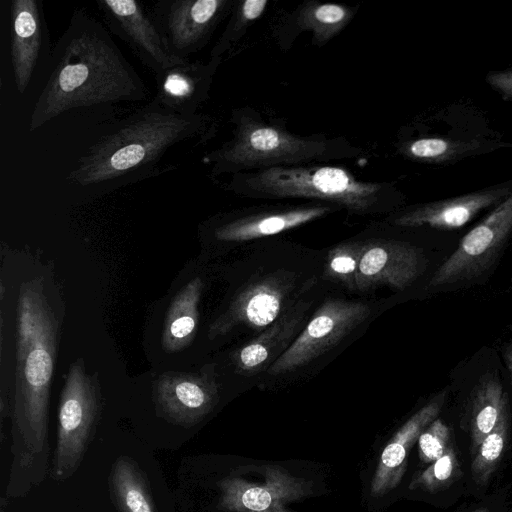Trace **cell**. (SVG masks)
Here are the masks:
<instances>
[{
  "label": "cell",
  "instance_id": "cell-1",
  "mask_svg": "<svg viewBox=\"0 0 512 512\" xmlns=\"http://www.w3.org/2000/svg\"><path fill=\"white\" fill-rule=\"evenodd\" d=\"M17 359L12 407V465L7 495L19 497L46 474L50 383L59 322L39 279L21 285L17 309Z\"/></svg>",
  "mask_w": 512,
  "mask_h": 512
},
{
  "label": "cell",
  "instance_id": "cell-2",
  "mask_svg": "<svg viewBox=\"0 0 512 512\" xmlns=\"http://www.w3.org/2000/svg\"><path fill=\"white\" fill-rule=\"evenodd\" d=\"M146 86L108 30L75 10L49 59L42 90L32 108L33 132L69 111L146 99Z\"/></svg>",
  "mask_w": 512,
  "mask_h": 512
},
{
  "label": "cell",
  "instance_id": "cell-3",
  "mask_svg": "<svg viewBox=\"0 0 512 512\" xmlns=\"http://www.w3.org/2000/svg\"><path fill=\"white\" fill-rule=\"evenodd\" d=\"M206 121L200 113L180 115L152 101L92 144L67 180L104 188L144 177L171 147L200 134Z\"/></svg>",
  "mask_w": 512,
  "mask_h": 512
},
{
  "label": "cell",
  "instance_id": "cell-4",
  "mask_svg": "<svg viewBox=\"0 0 512 512\" xmlns=\"http://www.w3.org/2000/svg\"><path fill=\"white\" fill-rule=\"evenodd\" d=\"M228 186L250 196L331 202L355 213L378 208L386 188L384 183L360 181L342 167L299 165L236 173Z\"/></svg>",
  "mask_w": 512,
  "mask_h": 512
},
{
  "label": "cell",
  "instance_id": "cell-5",
  "mask_svg": "<svg viewBox=\"0 0 512 512\" xmlns=\"http://www.w3.org/2000/svg\"><path fill=\"white\" fill-rule=\"evenodd\" d=\"M233 121L232 139L204 159L212 164L213 175L254 167L296 166L339 152L337 143L291 134L247 112L238 113Z\"/></svg>",
  "mask_w": 512,
  "mask_h": 512
},
{
  "label": "cell",
  "instance_id": "cell-6",
  "mask_svg": "<svg viewBox=\"0 0 512 512\" xmlns=\"http://www.w3.org/2000/svg\"><path fill=\"white\" fill-rule=\"evenodd\" d=\"M100 411L96 375H89L82 359L71 364L62 389L57 443L52 474L66 480L79 467Z\"/></svg>",
  "mask_w": 512,
  "mask_h": 512
},
{
  "label": "cell",
  "instance_id": "cell-7",
  "mask_svg": "<svg viewBox=\"0 0 512 512\" xmlns=\"http://www.w3.org/2000/svg\"><path fill=\"white\" fill-rule=\"evenodd\" d=\"M512 232V192L471 229L435 271L430 286L450 285L484 274Z\"/></svg>",
  "mask_w": 512,
  "mask_h": 512
},
{
  "label": "cell",
  "instance_id": "cell-8",
  "mask_svg": "<svg viewBox=\"0 0 512 512\" xmlns=\"http://www.w3.org/2000/svg\"><path fill=\"white\" fill-rule=\"evenodd\" d=\"M371 309L362 302L329 299L316 311L290 347L270 366L280 375L302 367L336 346L363 323Z\"/></svg>",
  "mask_w": 512,
  "mask_h": 512
},
{
  "label": "cell",
  "instance_id": "cell-9",
  "mask_svg": "<svg viewBox=\"0 0 512 512\" xmlns=\"http://www.w3.org/2000/svg\"><path fill=\"white\" fill-rule=\"evenodd\" d=\"M230 4L229 0H161L151 14L169 51L189 60L207 44Z\"/></svg>",
  "mask_w": 512,
  "mask_h": 512
},
{
  "label": "cell",
  "instance_id": "cell-10",
  "mask_svg": "<svg viewBox=\"0 0 512 512\" xmlns=\"http://www.w3.org/2000/svg\"><path fill=\"white\" fill-rule=\"evenodd\" d=\"M296 285V276L278 271L247 285L227 309L211 324L209 338L229 333L239 325L266 329L284 314Z\"/></svg>",
  "mask_w": 512,
  "mask_h": 512
},
{
  "label": "cell",
  "instance_id": "cell-11",
  "mask_svg": "<svg viewBox=\"0 0 512 512\" xmlns=\"http://www.w3.org/2000/svg\"><path fill=\"white\" fill-rule=\"evenodd\" d=\"M109 30L132 49L154 75L184 63L167 48L151 11L136 0H97Z\"/></svg>",
  "mask_w": 512,
  "mask_h": 512
},
{
  "label": "cell",
  "instance_id": "cell-12",
  "mask_svg": "<svg viewBox=\"0 0 512 512\" xmlns=\"http://www.w3.org/2000/svg\"><path fill=\"white\" fill-rule=\"evenodd\" d=\"M264 481L229 477L220 482L219 508L227 512H289L285 507L311 492L310 482L275 466H265Z\"/></svg>",
  "mask_w": 512,
  "mask_h": 512
},
{
  "label": "cell",
  "instance_id": "cell-13",
  "mask_svg": "<svg viewBox=\"0 0 512 512\" xmlns=\"http://www.w3.org/2000/svg\"><path fill=\"white\" fill-rule=\"evenodd\" d=\"M423 251L407 242L376 240L366 242L357 274V290L377 285L398 290L410 286L425 270Z\"/></svg>",
  "mask_w": 512,
  "mask_h": 512
},
{
  "label": "cell",
  "instance_id": "cell-14",
  "mask_svg": "<svg viewBox=\"0 0 512 512\" xmlns=\"http://www.w3.org/2000/svg\"><path fill=\"white\" fill-rule=\"evenodd\" d=\"M47 26L42 2L13 0L10 3V56L16 88L23 94L30 85L47 49Z\"/></svg>",
  "mask_w": 512,
  "mask_h": 512
},
{
  "label": "cell",
  "instance_id": "cell-15",
  "mask_svg": "<svg viewBox=\"0 0 512 512\" xmlns=\"http://www.w3.org/2000/svg\"><path fill=\"white\" fill-rule=\"evenodd\" d=\"M158 411L181 425L202 420L218 401V387L209 373L164 374L154 389Z\"/></svg>",
  "mask_w": 512,
  "mask_h": 512
},
{
  "label": "cell",
  "instance_id": "cell-16",
  "mask_svg": "<svg viewBox=\"0 0 512 512\" xmlns=\"http://www.w3.org/2000/svg\"><path fill=\"white\" fill-rule=\"evenodd\" d=\"M512 192L510 186H497L453 198L419 205L395 218L401 227L430 226L437 229H458L480 211L498 205Z\"/></svg>",
  "mask_w": 512,
  "mask_h": 512
},
{
  "label": "cell",
  "instance_id": "cell-17",
  "mask_svg": "<svg viewBox=\"0 0 512 512\" xmlns=\"http://www.w3.org/2000/svg\"><path fill=\"white\" fill-rule=\"evenodd\" d=\"M220 60L211 57L207 63L186 61L155 75L157 92L153 101L180 115L199 114Z\"/></svg>",
  "mask_w": 512,
  "mask_h": 512
},
{
  "label": "cell",
  "instance_id": "cell-18",
  "mask_svg": "<svg viewBox=\"0 0 512 512\" xmlns=\"http://www.w3.org/2000/svg\"><path fill=\"white\" fill-rule=\"evenodd\" d=\"M444 401L445 393L437 395L414 413L393 435L381 453L372 478V496H384L401 482L406 472L409 451L420 434L440 414Z\"/></svg>",
  "mask_w": 512,
  "mask_h": 512
},
{
  "label": "cell",
  "instance_id": "cell-19",
  "mask_svg": "<svg viewBox=\"0 0 512 512\" xmlns=\"http://www.w3.org/2000/svg\"><path fill=\"white\" fill-rule=\"evenodd\" d=\"M311 302L299 300L257 337L233 356L238 371L255 374L270 366L290 347L301 332Z\"/></svg>",
  "mask_w": 512,
  "mask_h": 512
},
{
  "label": "cell",
  "instance_id": "cell-20",
  "mask_svg": "<svg viewBox=\"0 0 512 512\" xmlns=\"http://www.w3.org/2000/svg\"><path fill=\"white\" fill-rule=\"evenodd\" d=\"M330 212L328 205H315L249 215L221 225L215 237L221 241L253 240L293 229Z\"/></svg>",
  "mask_w": 512,
  "mask_h": 512
},
{
  "label": "cell",
  "instance_id": "cell-21",
  "mask_svg": "<svg viewBox=\"0 0 512 512\" xmlns=\"http://www.w3.org/2000/svg\"><path fill=\"white\" fill-rule=\"evenodd\" d=\"M202 290L203 282L196 277L171 302L162 335V346L166 352L180 351L193 340L198 325V304Z\"/></svg>",
  "mask_w": 512,
  "mask_h": 512
},
{
  "label": "cell",
  "instance_id": "cell-22",
  "mask_svg": "<svg viewBox=\"0 0 512 512\" xmlns=\"http://www.w3.org/2000/svg\"><path fill=\"white\" fill-rule=\"evenodd\" d=\"M507 409V397L499 380L485 376L476 385L470 406V450L474 455Z\"/></svg>",
  "mask_w": 512,
  "mask_h": 512
},
{
  "label": "cell",
  "instance_id": "cell-23",
  "mask_svg": "<svg viewBox=\"0 0 512 512\" xmlns=\"http://www.w3.org/2000/svg\"><path fill=\"white\" fill-rule=\"evenodd\" d=\"M486 145L475 139L422 137L402 144L400 152L415 161L441 164L455 162L479 153Z\"/></svg>",
  "mask_w": 512,
  "mask_h": 512
},
{
  "label": "cell",
  "instance_id": "cell-24",
  "mask_svg": "<svg viewBox=\"0 0 512 512\" xmlns=\"http://www.w3.org/2000/svg\"><path fill=\"white\" fill-rule=\"evenodd\" d=\"M353 9L335 3L308 2L298 12L300 30L312 32L313 41L324 44L338 34L353 17Z\"/></svg>",
  "mask_w": 512,
  "mask_h": 512
},
{
  "label": "cell",
  "instance_id": "cell-25",
  "mask_svg": "<svg viewBox=\"0 0 512 512\" xmlns=\"http://www.w3.org/2000/svg\"><path fill=\"white\" fill-rule=\"evenodd\" d=\"M111 483L120 512H154L145 482L130 460L116 461Z\"/></svg>",
  "mask_w": 512,
  "mask_h": 512
},
{
  "label": "cell",
  "instance_id": "cell-26",
  "mask_svg": "<svg viewBox=\"0 0 512 512\" xmlns=\"http://www.w3.org/2000/svg\"><path fill=\"white\" fill-rule=\"evenodd\" d=\"M508 436V409L494 429L483 439L471 462V472L479 485L486 484L496 470L505 451Z\"/></svg>",
  "mask_w": 512,
  "mask_h": 512
},
{
  "label": "cell",
  "instance_id": "cell-27",
  "mask_svg": "<svg viewBox=\"0 0 512 512\" xmlns=\"http://www.w3.org/2000/svg\"><path fill=\"white\" fill-rule=\"evenodd\" d=\"M366 242L342 243L332 248L327 255L325 278L357 290V274Z\"/></svg>",
  "mask_w": 512,
  "mask_h": 512
},
{
  "label": "cell",
  "instance_id": "cell-28",
  "mask_svg": "<svg viewBox=\"0 0 512 512\" xmlns=\"http://www.w3.org/2000/svg\"><path fill=\"white\" fill-rule=\"evenodd\" d=\"M461 475L457 453L451 447L443 456L419 472L409 484L410 490L436 493L450 487Z\"/></svg>",
  "mask_w": 512,
  "mask_h": 512
},
{
  "label": "cell",
  "instance_id": "cell-29",
  "mask_svg": "<svg viewBox=\"0 0 512 512\" xmlns=\"http://www.w3.org/2000/svg\"><path fill=\"white\" fill-rule=\"evenodd\" d=\"M267 4L268 2L266 0L243 1L238 7L232 21L211 51V57H221L222 53L229 48L232 41L236 40L240 32L244 30L245 25L253 22L263 14Z\"/></svg>",
  "mask_w": 512,
  "mask_h": 512
},
{
  "label": "cell",
  "instance_id": "cell-30",
  "mask_svg": "<svg viewBox=\"0 0 512 512\" xmlns=\"http://www.w3.org/2000/svg\"><path fill=\"white\" fill-rule=\"evenodd\" d=\"M417 441L419 458L425 464L436 461L453 447L451 429L440 418H436Z\"/></svg>",
  "mask_w": 512,
  "mask_h": 512
},
{
  "label": "cell",
  "instance_id": "cell-31",
  "mask_svg": "<svg viewBox=\"0 0 512 512\" xmlns=\"http://www.w3.org/2000/svg\"><path fill=\"white\" fill-rule=\"evenodd\" d=\"M486 81L504 98L512 101V68L490 72Z\"/></svg>",
  "mask_w": 512,
  "mask_h": 512
},
{
  "label": "cell",
  "instance_id": "cell-32",
  "mask_svg": "<svg viewBox=\"0 0 512 512\" xmlns=\"http://www.w3.org/2000/svg\"><path fill=\"white\" fill-rule=\"evenodd\" d=\"M504 359L506 365L512 375V344L508 345L504 350Z\"/></svg>",
  "mask_w": 512,
  "mask_h": 512
},
{
  "label": "cell",
  "instance_id": "cell-33",
  "mask_svg": "<svg viewBox=\"0 0 512 512\" xmlns=\"http://www.w3.org/2000/svg\"><path fill=\"white\" fill-rule=\"evenodd\" d=\"M471 512H490V511L487 508H479V509L473 510Z\"/></svg>",
  "mask_w": 512,
  "mask_h": 512
}]
</instances>
